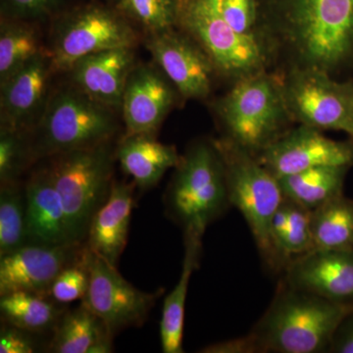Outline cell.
<instances>
[{
  "label": "cell",
  "mask_w": 353,
  "mask_h": 353,
  "mask_svg": "<svg viewBox=\"0 0 353 353\" xmlns=\"http://www.w3.org/2000/svg\"><path fill=\"white\" fill-rule=\"evenodd\" d=\"M257 2L259 18L283 41L294 67L333 76L352 61L353 0Z\"/></svg>",
  "instance_id": "1"
},
{
  "label": "cell",
  "mask_w": 353,
  "mask_h": 353,
  "mask_svg": "<svg viewBox=\"0 0 353 353\" xmlns=\"http://www.w3.org/2000/svg\"><path fill=\"white\" fill-rule=\"evenodd\" d=\"M353 304L334 303L281 282L252 334L261 352H330L334 332Z\"/></svg>",
  "instance_id": "2"
},
{
  "label": "cell",
  "mask_w": 353,
  "mask_h": 353,
  "mask_svg": "<svg viewBox=\"0 0 353 353\" xmlns=\"http://www.w3.org/2000/svg\"><path fill=\"white\" fill-rule=\"evenodd\" d=\"M230 204L226 170L216 143L190 148L165 194L167 214L185 230L204 234Z\"/></svg>",
  "instance_id": "3"
},
{
  "label": "cell",
  "mask_w": 353,
  "mask_h": 353,
  "mask_svg": "<svg viewBox=\"0 0 353 353\" xmlns=\"http://www.w3.org/2000/svg\"><path fill=\"white\" fill-rule=\"evenodd\" d=\"M216 145L224 161L230 204L243 214L266 264L274 270L284 269L271 238L272 220L285 199L279 179L233 141Z\"/></svg>",
  "instance_id": "4"
},
{
  "label": "cell",
  "mask_w": 353,
  "mask_h": 353,
  "mask_svg": "<svg viewBox=\"0 0 353 353\" xmlns=\"http://www.w3.org/2000/svg\"><path fill=\"white\" fill-rule=\"evenodd\" d=\"M229 141L257 155L283 136L292 120L283 83L264 71L238 81L219 104Z\"/></svg>",
  "instance_id": "5"
},
{
  "label": "cell",
  "mask_w": 353,
  "mask_h": 353,
  "mask_svg": "<svg viewBox=\"0 0 353 353\" xmlns=\"http://www.w3.org/2000/svg\"><path fill=\"white\" fill-rule=\"evenodd\" d=\"M50 158L48 170L63 201L72 241L83 245L92 218L113 185L112 150L108 141Z\"/></svg>",
  "instance_id": "6"
},
{
  "label": "cell",
  "mask_w": 353,
  "mask_h": 353,
  "mask_svg": "<svg viewBox=\"0 0 353 353\" xmlns=\"http://www.w3.org/2000/svg\"><path fill=\"white\" fill-rule=\"evenodd\" d=\"M116 123L108 108L82 90H63L51 99L31 143L34 159L108 143Z\"/></svg>",
  "instance_id": "7"
},
{
  "label": "cell",
  "mask_w": 353,
  "mask_h": 353,
  "mask_svg": "<svg viewBox=\"0 0 353 353\" xmlns=\"http://www.w3.org/2000/svg\"><path fill=\"white\" fill-rule=\"evenodd\" d=\"M180 21L223 75L240 81L264 71V41L234 31L223 16L222 0H185Z\"/></svg>",
  "instance_id": "8"
},
{
  "label": "cell",
  "mask_w": 353,
  "mask_h": 353,
  "mask_svg": "<svg viewBox=\"0 0 353 353\" xmlns=\"http://www.w3.org/2000/svg\"><path fill=\"white\" fill-rule=\"evenodd\" d=\"M283 83L285 105L292 120L320 130L353 134V83L309 68L294 67Z\"/></svg>",
  "instance_id": "9"
},
{
  "label": "cell",
  "mask_w": 353,
  "mask_h": 353,
  "mask_svg": "<svg viewBox=\"0 0 353 353\" xmlns=\"http://www.w3.org/2000/svg\"><path fill=\"white\" fill-rule=\"evenodd\" d=\"M90 285L83 305L87 306L115 336L122 330L141 327L163 290L145 292L137 289L113 266L90 250Z\"/></svg>",
  "instance_id": "10"
},
{
  "label": "cell",
  "mask_w": 353,
  "mask_h": 353,
  "mask_svg": "<svg viewBox=\"0 0 353 353\" xmlns=\"http://www.w3.org/2000/svg\"><path fill=\"white\" fill-rule=\"evenodd\" d=\"M134 34L111 11L90 7L70 17L58 34L51 67L71 71L83 57L101 51L131 48Z\"/></svg>",
  "instance_id": "11"
},
{
  "label": "cell",
  "mask_w": 353,
  "mask_h": 353,
  "mask_svg": "<svg viewBox=\"0 0 353 353\" xmlns=\"http://www.w3.org/2000/svg\"><path fill=\"white\" fill-rule=\"evenodd\" d=\"M276 178L323 166H353V143L334 141L320 130L301 125L255 155Z\"/></svg>",
  "instance_id": "12"
},
{
  "label": "cell",
  "mask_w": 353,
  "mask_h": 353,
  "mask_svg": "<svg viewBox=\"0 0 353 353\" xmlns=\"http://www.w3.org/2000/svg\"><path fill=\"white\" fill-rule=\"evenodd\" d=\"M85 248V243H27L15 252L0 256V296L14 292H29L48 296L57 276L80 259Z\"/></svg>",
  "instance_id": "13"
},
{
  "label": "cell",
  "mask_w": 353,
  "mask_h": 353,
  "mask_svg": "<svg viewBox=\"0 0 353 353\" xmlns=\"http://www.w3.org/2000/svg\"><path fill=\"white\" fill-rule=\"evenodd\" d=\"M148 50L179 94L185 99H205L211 90L215 68L201 46L168 31L154 32Z\"/></svg>",
  "instance_id": "14"
},
{
  "label": "cell",
  "mask_w": 353,
  "mask_h": 353,
  "mask_svg": "<svg viewBox=\"0 0 353 353\" xmlns=\"http://www.w3.org/2000/svg\"><path fill=\"white\" fill-rule=\"evenodd\" d=\"M284 282L329 299L353 304V250H312L290 260Z\"/></svg>",
  "instance_id": "15"
},
{
  "label": "cell",
  "mask_w": 353,
  "mask_h": 353,
  "mask_svg": "<svg viewBox=\"0 0 353 353\" xmlns=\"http://www.w3.org/2000/svg\"><path fill=\"white\" fill-rule=\"evenodd\" d=\"M167 80L150 67L132 69L121 104L126 136H152L163 122L175 101V92Z\"/></svg>",
  "instance_id": "16"
},
{
  "label": "cell",
  "mask_w": 353,
  "mask_h": 353,
  "mask_svg": "<svg viewBox=\"0 0 353 353\" xmlns=\"http://www.w3.org/2000/svg\"><path fill=\"white\" fill-rule=\"evenodd\" d=\"M25 194L28 243L77 245L72 241L63 201L48 167L30 176Z\"/></svg>",
  "instance_id": "17"
},
{
  "label": "cell",
  "mask_w": 353,
  "mask_h": 353,
  "mask_svg": "<svg viewBox=\"0 0 353 353\" xmlns=\"http://www.w3.org/2000/svg\"><path fill=\"white\" fill-rule=\"evenodd\" d=\"M136 187L134 182L114 181L108 201L95 213L88 230V250L115 267L127 245Z\"/></svg>",
  "instance_id": "18"
},
{
  "label": "cell",
  "mask_w": 353,
  "mask_h": 353,
  "mask_svg": "<svg viewBox=\"0 0 353 353\" xmlns=\"http://www.w3.org/2000/svg\"><path fill=\"white\" fill-rule=\"evenodd\" d=\"M131 48L101 51L83 57L72 68L79 90L106 108H119L132 67Z\"/></svg>",
  "instance_id": "19"
},
{
  "label": "cell",
  "mask_w": 353,
  "mask_h": 353,
  "mask_svg": "<svg viewBox=\"0 0 353 353\" xmlns=\"http://www.w3.org/2000/svg\"><path fill=\"white\" fill-rule=\"evenodd\" d=\"M48 70V61L41 53L2 83V129L24 131L43 101Z\"/></svg>",
  "instance_id": "20"
},
{
  "label": "cell",
  "mask_w": 353,
  "mask_h": 353,
  "mask_svg": "<svg viewBox=\"0 0 353 353\" xmlns=\"http://www.w3.org/2000/svg\"><path fill=\"white\" fill-rule=\"evenodd\" d=\"M121 168L141 190L152 189L169 169L176 168L182 157L174 146L159 143L153 136H126L116 152Z\"/></svg>",
  "instance_id": "21"
},
{
  "label": "cell",
  "mask_w": 353,
  "mask_h": 353,
  "mask_svg": "<svg viewBox=\"0 0 353 353\" xmlns=\"http://www.w3.org/2000/svg\"><path fill=\"white\" fill-rule=\"evenodd\" d=\"M114 336L103 321L87 306L66 310L48 345L53 353H110Z\"/></svg>",
  "instance_id": "22"
},
{
  "label": "cell",
  "mask_w": 353,
  "mask_h": 353,
  "mask_svg": "<svg viewBox=\"0 0 353 353\" xmlns=\"http://www.w3.org/2000/svg\"><path fill=\"white\" fill-rule=\"evenodd\" d=\"M185 256L179 282L165 299L160 321V340L164 353H183V325L185 301L190 277L199 268L203 234L194 230H185Z\"/></svg>",
  "instance_id": "23"
},
{
  "label": "cell",
  "mask_w": 353,
  "mask_h": 353,
  "mask_svg": "<svg viewBox=\"0 0 353 353\" xmlns=\"http://www.w3.org/2000/svg\"><path fill=\"white\" fill-rule=\"evenodd\" d=\"M350 167L323 166L279 179L285 197L312 211L343 196Z\"/></svg>",
  "instance_id": "24"
},
{
  "label": "cell",
  "mask_w": 353,
  "mask_h": 353,
  "mask_svg": "<svg viewBox=\"0 0 353 353\" xmlns=\"http://www.w3.org/2000/svg\"><path fill=\"white\" fill-rule=\"evenodd\" d=\"M67 309L50 297L29 292H14L0 296L2 323L34 334L54 331Z\"/></svg>",
  "instance_id": "25"
},
{
  "label": "cell",
  "mask_w": 353,
  "mask_h": 353,
  "mask_svg": "<svg viewBox=\"0 0 353 353\" xmlns=\"http://www.w3.org/2000/svg\"><path fill=\"white\" fill-rule=\"evenodd\" d=\"M271 238L284 269L313 250L311 211L285 197L271 223Z\"/></svg>",
  "instance_id": "26"
},
{
  "label": "cell",
  "mask_w": 353,
  "mask_h": 353,
  "mask_svg": "<svg viewBox=\"0 0 353 353\" xmlns=\"http://www.w3.org/2000/svg\"><path fill=\"white\" fill-rule=\"evenodd\" d=\"M313 250H353V199L334 197L311 211Z\"/></svg>",
  "instance_id": "27"
},
{
  "label": "cell",
  "mask_w": 353,
  "mask_h": 353,
  "mask_svg": "<svg viewBox=\"0 0 353 353\" xmlns=\"http://www.w3.org/2000/svg\"><path fill=\"white\" fill-rule=\"evenodd\" d=\"M27 243L25 187L4 183L0 189V256Z\"/></svg>",
  "instance_id": "28"
},
{
  "label": "cell",
  "mask_w": 353,
  "mask_h": 353,
  "mask_svg": "<svg viewBox=\"0 0 353 353\" xmlns=\"http://www.w3.org/2000/svg\"><path fill=\"white\" fill-rule=\"evenodd\" d=\"M41 54L36 32L27 26L2 24L0 32V81H8Z\"/></svg>",
  "instance_id": "29"
},
{
  "label": "cell",
  "mask_w": 353,
  "mask_h": 353,
  "mask_svg": "<svg viewBox=\"0 0 353 353\" xmlns=\"http://www.w3.org/2000/svg\"><path fill=\"white\" fill-rule=\"evenodd\" d=\"M121 9L150 32L168 31L180 21L182 0H121Z\"/></svg>",
  "instance_id": "30"
},
{
  "label": "cell",
  "mask_w": 353,
  "mask_h": 353,
  "mask_svg": "<svg viewBox=\"0 0 353 353\" xmlns=\"http://www.w3.org/2000/svg\"><path fill=\"white\" fill-rule=\"evenodd\" d=\"M90 276V250L85 245L82 256L67 266L55 279L48 296L60 304L82 301L88 292Z\"/></svg>",
  "instance_id": "31"
},
{
  "label": "cell",
  "mask_w": 353,
  "mask_h": 353,
  "mask_svg": "<svg viewBox=\"0 0 353 353\" xmlns=\"http://www.w3.org/2000/svg\"><path fill=\"white\" fill-rule=\"evenodd\" d=\"M34 159L31 143L23 132L1 129L0 134V182L17 183L28 162Z\"/></svg>",
  "instance_id": "32"
},
{
  "label": "cell",
  "mask_w": 353,
  "mask_h": 353,
  "mask_svg": "<svg viewBox=\"0 0 353 353\" xmlns=\"http://www.w3.org/2000/svg\"><path fill=\"white\" fill-rule=\"evenodd\" d=\"M222 13L228 24L239 34L259 36L257 0H222Z\"/></svg>",
  "instance_id": "33"
},
{
  "label": "cell",
  "mask_w": 353,
  "mask_h": 353,
  "mask_svg": "<svg viewBox=\"0 0 353 353\" xmlns=\"http://www.w3.org/2000/svg\"><path fill=\"white\" fill-rule=\"evenodd\" d=\"M34 333L2 323L0 330V352L34 353L39 352V343Z\"/></svg>",
  "instance_id": "34"
},
{
  "label": "cell",
  "mask_w": 353,
  "mask_h": 353,
  "mask_svg": "<svg viewBox=\"0 0 353 353\" xmlns=\"http://www.w3.org/2000/svg\"><path fill=\"white\" fill-rule=\"evenodd\" d=\"M202 353H259L261 352L256 339L252 333L241 338L213 343L202 348Z\"/></svg>",
  "instance_id": "35"
},
{
  "label": "cell",
  "mask_w": 353,
  "mask_h": 353,
  "mask_svg": "<svg viewBox=\"0 0 353 353\" xmlns=\"http://www.w3.org/2000/svg\"><path fill=\"white\" fill-rule=\"evenodd\" d=\"M330 352L353 353V310L345 316L334 332Z\"/></svg>",
  "instance_id": "36"
},
{
  "label": "cell",
  "mask_w": 353,
  "mask_h": 353,
  "mask_svg": "<svg viewBox=\"0 0 353 353\" xmlns=\"http://www.w3.org/2000/svg\"><path fill=\"white\" fill-rule=\"evenodd\" d=\"M14 11L26 16H38L50 8L54 0H6Z\"/></svg>",
  "instance_id": "37"
},
{
  "label": "cell",
  "mask_w": 353,
  "mask_h": 353,
  "mask_svg": "<svg viewBox=\"0 0 353 353\" xmlns=\"http://www.w3.org/2000/svg\"><path fill=\"white\" fill-rule=\"evenodd\" d=\"M352 138L353 139V134H352Z\"/></svg>",
  "instance_id": "38"
},
{
  "label": "cell",
  "mask_w": 353,
  "mask_h": 353,
  "mask_svg": "<svg viewBox=\"0 0 353 353\" xmlns=\"http://www.w3.org/2000/svg\"><path fill=\"white\" fill-rule=\"evenodd\" d=\"M182 1H185V0H182Z\"/></svg>",
  "instance_id": "39"
}]
</instances>
